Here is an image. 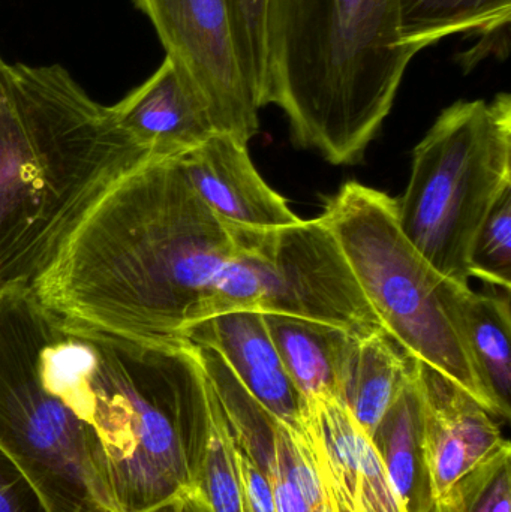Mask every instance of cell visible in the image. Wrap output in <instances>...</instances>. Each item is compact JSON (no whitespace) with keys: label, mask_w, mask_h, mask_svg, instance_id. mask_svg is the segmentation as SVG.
Returning a JSON list of instances; mask_svg holds the SVG:
<instances>
[{"label":"cell","mask_w":511,"mask_h":512,"mask_svg":"<svg viewBox=\"0 0 511 512\" xmlns=\"http://www.w3.org/2000/svg\"><path fill=\"white\" fill-rule=\"evenodd\" d=\"M423 447L435 501L468 472L511 447L500 420L464 388L417 360Z\"/></svg>","instance_id":"obj_12"},{"label":"cell","mask_w":511,"mask_h":512,"mask_svg":"<svg viewBox=\"0 0 511 512\" xmlns=\"http://www.w3.org/2000/svg\"><path fill=\"white\" fill-rule=\"evenodd\" d=\"M270 104L294 143L333 165L362 161L413 54L401 0H269Z\"/></svg>","instance_id":"obj_3"},{"label":"cell","mask_w":511,"mask_h":512,"mask_svg":"<svg viewBox=\"0 0 511 512\" xmlns=\"http://www.w3.org/2000/svg\"><path fill=\"white\" fill-rule=\"evenodd\" d=\"M236 254L230 228L177 159L147 158L120 177L30 283L56 315L137 340H185L209 318Z\"/></svg>","instance_id":"obj_1"},{"label":"cell","mask_w":511,"mask_h":512,"mask_svg":"<svg viewBox=\"0 0 511 512\" xmlns=\"http://www.w3.org/2000/svg\"><path fill=\"white\" fill-rule=\"evenodd\" d=\"M471 277L510 291L511 186L500 195L477 231L470 254Z\"/></svg>","instance_id":"obj_24"},{"label":"cell","mask_w":511,"mask_h":512,"mask_svg":"<svg viewBox=\"0 0 511 512\" xmlns=\"http://www.w3.org/2000/svg\"><path fill=\"white\" fill-rule=\"evenodd\" d=\"M111 111L149 158H182L216 134L200 93L168 57Z\"/></svg>","instance_id":"obj_14"},{"label":"cell","mask_w":511,"mask_h":512,"mask_svg":"<svg viewBox=\"0 0 511 512\" xmlns=\"http://www.w3.org/2000/svg\"><path fill=\"white\" fill-rule=\"evenodd\" d=\"M56 316L29 283L0 289V451L48 512H120L98 435L42 381Z\"/></svg>","instance_id":"obj_5"},{"label":"cell","mask_w":511,"mask_h":512,"mask_svg":"<svg viewBox=\"0 0 511 512\" xmlns=\"http://www.w3.org/2000/svg\"><path fill=\"white\" fill-rule=\"evenodd\" d=\"M0 512H48L20 469L0 451Z\"/></svg>","instance_id":"obj_25"},{"label":"cell","mask_w":511,"mask_h":512,"mask_svg":"<svg viewBox=\"0 0 511 512\" xmlns=\"http://www.w3.org/2000/svg\"><path fill=\"white\" fill-rule=\"evenodd\" d=\"M155 27L168 59L197 89L216 134L248 146L260 108L243 74L228 0H134Z\"/></svg>","instance_id":"obj_9"},{"label":"cell","mask_w":511,"mask_h":512,"mask_svg":"<svg viewBox=\"0 0 511 512\" xmlns=\"http://www.w3.org/2000/svg\"><path fill=\"white\" fill-rule=\"evenodd\" d=\"M147 153L60 65L0 56V289L32 283Z\"/></svg>","instance_id":"obj_2"},{"label":"cell","mask_w":511,"mask_h":512,"mask_svg":"<svg viewBox=\"0 0 511 512\" xmlns=\"http://www.w3.org/2000/svg\"><path fill=\"white\" fill-rule=\"evenodd\" d=\"M447 309L458 325L480 378L500 406L504 421L511 417L510 291L480 294L470 285L447 282Z\"/></svg>","instance_id":"obj_17"},{"label":"cell","mask_w":511,"mask_h":512,"mask_svg":"<svg viewBox=\"0 0 511 512\" xmlns=\"http://www.w3.org/2000/svg\"><path fill=\"white\" fill-rule=\"evenodd\" d=\"M431 512H511V447L453 484Z\"/></svg>","instance_id":"obj_22"},{"label":"cell","mask_w":511,"mask_h":512,"mask_svg":"<svg viewBox=\"0 0 511 512\" xmlns=\"http://www.w3.org/2000/svg\"><path fill=\"white\" fill-rule=\"evenodd\" d=\"M416 370V358L386 331L356 337L345 360L336 397L371 436Z\"/></svg>","instance_id":"obj_18"},{"label":"cell","mask_w":511,"mask_h":512,"mask_svg":"<svg viewBox=\"0 0 511 512\" xmlns=\"http://www.w3.org/2000/svg\"><path fill=\"white\" fill-rule=\"evenodd\" d=\"M147 512H207L204 505L201 504L200 499L195 496L194 492L186 493V495L179 496L174 501L162 505V507L155 508V510Z\"/></svg>","instance_id":"obj_27"},{"label":"cell","mask_w":511,"mask_h":512,"mask_svg":"<svg viewBox=\"0 0 511 512\" xmlns=\"http://www.w3.org/2000/svg\"><path fill=\"white\" fill-rule=\"evenodd\" d=\"M285 372L303 399L338 396L339 381L356 337L333 325L285 315H263Z\"/></svg>","instance_id":"obj_20"},{"label":"cell","mask_w":511,"mask_h":512,"mask_svg":"<svg viewBox=\"0 0 511 512\" xmlns=\"http://www.w3.org/2000/svg\"><path fill=\"white\" fill-rule=\"evenodd\" d=\"M321 218L338 240L384 331L411 357L452 379L504 421L447 309L449 279L408 242L396 218V200L348 182L330 198Z\"/></svg>","instance_id":"obj_6"},{"label":"cell","mask_w":511,"mask_h":512,"mask_svg":"<svg viewBox=\"0 0 511 512\" xmlns=\"http://www.w3.org/2000/svg\"><path fill=\"white\" fill-rule=\"evenodd\" d=\"M511 186V98L458 101L417 144L396 200L408 242L446 279L468 285L477 231Z\"/></svg>","instance_id":"obj_7"},{"label":"cell","mask_w":511,"mask_h":512,"mask_svg":"<svg viewBox=\"0 0 511 512\" xmlns=\"http://www.w3.org/2000/svg\"><path fill=\"white\" fill-rule=\"evenodd\" d=\"M192 492L207 512H245L236 444L212 387L209 436Z\"/></svg>","instance_id":"obj_21"},{"label":"cell","mask_w":511,"mask_h":512,"mask_svg":"<svg viewBox=\"0 0 511 512\" xmlns=\"http://www.w3.org/2000/svg\"><path fill=\"white\" fill-rule=\"evenodd\" d=\"M257 274V312L309 319L354 336L384 330L323 218L276 230L227 224Z\"/></svg>","instance_id":"obj_8"},{"label":"cell","mask_w":511,"mask_h":512,"mask_svg":"<svg viewBox=\"0 0 511 512\" xmlns=\"http://www.w3.org/2000/svg\"><path fill=\"white\" fill-rule=\"evenodd\" d=\"M237 54L249 90L257 107L270 105L269 41L267 14L269 0H228Z\"/></svg>","instance_id":"obj_23"},{"label":"cell","mask_w":511,"mask_h":512,"mask_svg":"<svg viewBox=\"0 0 511 512\" xmlns=\"http://www.w3.org/2000/svg\"><path fill=\"white\" fill-rule=\"evenodd\" d=\"M201 200L225 224L276 230L302 221L252 164L248 146L215 134L177 159Z\"/></svg>","instance_id":"obj_13"},{"label":"cell","mask_w":511,"mask_h":512,"mask_svg":"<svg viewBox=\"0 0 511 512\" xmlns=\"http://www.w3.org/2000/svg\"><path fill=\"white\" fill-rule=\"evenodd\" d=\"M236 444V441H234ZM239 462L240 483H242L243 511L276 512L272 487L260 466L236 444Z\"/></svg>","instance_id":"obj_26"},{"label":"cell","mask_w":511,"mask_h":512,"mask_svg":"<svg viewBox=\"0 0 511 512\" xmlns=\"http://www.w3.org/2000/svg\"><path fill=\"white\" fill-rule=\"evenodd\" d=\"M72 324L83 360L80 418L101 442L120 512L152 511L192 492L210 427L209 381L195 345Z\"/></svg>","instance_id":"obj_4"},{"label":"cell","mask_w":511,"mask_h":512,"mask_svg":"<svg viewBox=\"0 0 511 512\" xmlns=\"http://www.w3.org/2000/svg\"><path fill=\"white\" fill-rule=\"evenodd\" d=\"M300 426L330 512H404L371 436L338 397L305 399Z\"/></svg>","instance_id":"obj_11"},{"label":"cell","mask_w":511,"mask_h":512,"mask_svg":"<svg viewBox=\"0 0 511 512\" xmlns=\"http://www.w3.org/2000/svg\"><path fill=\"white\" fill-rule=\"evenodd\" d=\"M404 512H431L435 498L423 447V402L417 370L371 435Z\"/></svg>","instance_id":"obj_19"},{"label":"cell","mask_w":511,"mask_h":512,"mask_svg":"<svg viewBox=\"0 0 511 512\" xmlns=\"http://www.w3.org/2000/svg\"><path fill=\"white\" fill-rule=\"evenodd\" d=\"M402 36L413 56L450 36H479L470 66L495 54L509 56L511 0H401Z\"/></svg>","instance_id":"obj_16"},{"label":"cell","mask_w":511,"mask_h":512,"mask_svg":"<svg viewBox=\"0 0 511 512\" xmlns=\"http://www.w3.org/2000/svg\"><path fill=\"white\" fill-rule=\"evenodd\" d=\"M195 348L234 441L269 480L276 512H330L302 426L276 420L212 348Z\"/></svg>","instance_id":"obj_10"},{"label":"cell","mask_w":511,"mask_h":512,"mask_svg":"<svg viewBox=\"0 0 511 512\" xmlns=\"http://www.w3.org/2000/svg\"><path fill=\"white\" fill-rule=\"evenodd\" d=\"M185 340L212 348L269 414L299 429L305 399L285 372L263 313L233 312L204 319L189 328Z\"/></svg>","instance_id":"obj_15"}]
</instances>
